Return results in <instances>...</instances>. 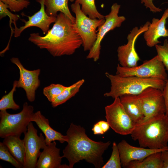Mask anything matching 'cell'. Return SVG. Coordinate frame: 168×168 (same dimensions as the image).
<instances>
[{"label": "cell", "instance_id": "8d00e7d4", "mask_svg": "<svg viewBox=\"0 0 168 168\" xmlns=\"http://www.w3.org/2000/svg\"><path fill=\"white\" fill-rule=\"evenodd\" d=\"M71 2H73V1H74V0H69Z\"/></svg>", "mask_w": 168, "mask_h": 168}, {"label": "cell", "instance_id": "4fadbf2b", "mask_svg": "<svg viewBox=\"0 0 168 168\" xmlns=\"http://www.w3.org/2000/svg\"><path fill=\"white\" fill-rule=\"evenodd\" d=\"M10 60L17 66L19 71L20 77L17 81V87L23 88L25 91L28 100L30 102H33L35 99V91L40 85L39 76L40 70L27 69L17 58L13 57Z\"/></svg>", "mask_w": 168, "mask_h": 168}, {"label": "cell", "instance_id": "74e56055", "mask_svg": "<svg viewBox=\"0 0 168 168\" xmlns=\"http://www.w3.org/2000/svg\"></svg>", "mask_w": 168, "mask_h": 168}, {"label": "cell", "instance_id": "4316f807", "mask_svg": "<svg viewBox=\"0 0 168 168\" xmlns=\"http://www.w3.org/2000/svg\"><path fill=\"white\" fill-rule=\"evenodd\" d=\"M66 87L60 84L52 83L44 88L43 93L48 100L51 102L54 98L62 93Z\"/></svg>", "mask_w": 168, "mask_h": 168}, {"label": "cell", "instance_id": "ffe728a7", "mask_svg": "<svg viewBox=\"0 0 168 168\" xmlns=\"http://www.w3.org/2000/svg\"><path fill=\"white\" fill-rule=\"evenodd\" d=\"M2 142L16 159L24 166L25 148L23 140H21L19 136H9L4 138Z\"/></svg>", "mask_w": 168, "mask_h": 168}, {"label": "cell", "instance_id": "5b68a950", "mask_svg": "<svg viewBox=\"0 0 168 168\" xmlns=\"http://www.w3.org/2000/svg\"><path fill=\"white\" fill-rule=\"evenodd\" d=\"M34 107L26 102L23 105L22 110L15 114H10L6 110L0 112V137L9 136L20 137L26 132L34 113Z\"/></svg>", "mask_w": 168, "mask_h": 168}, {"label": "cell", "instance_id": "ac0fdd59", "mask_svg": "<svg viewBox=\"0 0 168 168\" xmlns=\"http://www.w3.org/2000/svg\"><path fill=\"white\" fill-rule=\"evenodd\" d=\"M32 122H34L45 136L46 145L55 141L61 143L67 142V137L61 133L54 130L50 126L49 119L42 114L40 111L34 113L31 118Z\"/></svg>", "mask_w": 168, "mask_h": 168}, {"label": "cell", "instance_id": "9a60e30c", "mask_svg": "<svg viewBox=\"0 0 168 168\" xmlns=\"http://www.w3.org/2000/svg\"><path fill=\"white\" fill-rule=\"evenodd\" d=\"M117 145L120 152L122 167L124 168H126L132 161H142L152 153L168 149V148L153 149L136 147L130 145L124 140H122Z\"/></svg>", "mask_w": 168, "mask_h": 168}, {"label": "cell", "instance_id": "1f68e13d", "mask_svg": "<svg viewBox=\"0 0 168 168\" xmlns=\"http://www.w3.org/2000/svg\"><path fill=\"white\" fill-rule=\"evenodd\" d=\"M142 4L144 3L146 8L150 9L153 12H159L162 11L161 9L156 7L153 2V0H140Z\"/></svg>", "mask_w": 168, "mask_h": 168}, {"label": "cell", "instance_id": "8fae6325", "mask_svg": "<svg viewBox=\"0 0 168 168\" xmlns=\"http://www.w3.org/2000/svg\"><path fill=\"white\" fill-rule=\"evenodd\" d=\"M150 23L147 21L139 28L137 26L133 28L127 36V43L118 47L117 55L121 66L132 68L138 66L140 58L135 50L136 41L141 34L147 30Z\"/></svg>", "mask_w": 168, "mask_h": 168}, {"label": "cell", "instance_id": "4dcf8cb0", "mask_svg": "<svg viewBox=\"0 0 168 168\" xmlns=\"http://www.w3.org/2000/svg\"><path fill=\"white\" fill-rule=\"evenodd\" d=\"M8 8L7 5L0 1V19H1L6 16L9 17L10 27L11 30V37L14 33V29L12 27V23H13L14 25H16V21L19 19V17L17 15L12 13Z\"/></svg>", "mask_w": 168, "mask_h": 168}, {"label": "cell", "instance_id": "5bb4252c", "mask_svg": "<svg viewBox=\"0 0 168 168\" xmlns=\"http://www.w3.org/2000/svg\"><path fill=\"white\" fill-rule=\"evenodd\" d=\"M44 0H36L41 5L40 10L30 16H26L28 20L26 21L22 20L25 23L24 25L18 28L16 25L15 26L14 29V36L15 37L19 36L21 33L25 29L32 26H35L40 28L44 34H46L49 30L51 24L54 23L56 17L49 16L47 14L45 9Z\"/></svg>", "mask_w": 168, "mask_h": 168}, {"label": "cell", "instance_id": "52a82bcc", "mask_svg": "<svg viewBox=\"0 0 168 168\" xmlns=\"http://www.w3.org/2000/svg\"><path fill=\"white\" fill-rule=\"evenodd\" d=\"M116 74L123 77L134 76L148 78H155L166 81L168 78L165 68L157 55L146 60L139 66L126 68L118 64Z\"/></svg>", "mask_w": 168, "mask_h": 168}, {"label": "cell", "instance_id": "6da1fadb", "mask_svg": "<svg viewBox=\"0 0 168 168\" xmlns=\"http://www.w3.org/2000/svg\"><path fill=\"white\" fill-rule=\"evenodd\" d=\"M28 40L40 49H46L54 57L72 55L82 44L74 23L61 12L57 15L52 28L45 35L31 33Z\"/></svg>", "mask_w": 168, "mask_h": 168}, {"label": "cell", "instance_id": "603a6c76", "mask_svg": "<svg viewBox=\"0 0 168 168\" xmlns=\"http://www.w3.org/2000/svg\"><path fill=\"white\" fill-rule=\"evenodd\" d=\"M85 82L84 79H81L66 88L59 95L52 101L51 105L55 107L61 105L69 100L78 93Z\"/></svg>", "mask_w": 168, "mask_h": 168}, {"label": "cell", "instance_id": "3957f363", "mask_svg": "<svg viewBox=\"0 0 168 168\" xmlns=\"http://www.w3.org/2000/svg\"><path fill=\"white\" fill-rule=\"evenodd\" d=\"M131 136L141 147L153 149L168 148V116H152L136 125Z\"/></svg>", "mask_w": 168, "mask_h": 168}, {"label": "cell", "instance_id": "484cf974", "mask_svg": "<svg viewBox=\"0 0 168 168\" xmlns=\"http://www.w3.org/2000/svg\"><path fill=\"white\" fill-rule=\"evenodd\" d=\"M112 151L109 160L102 168H121L122 167L120 152L118 145L114 142L112 144Z\"/></svg>", "mask_w": 168, "mask_h": 168}, {"label": "cell", "instance_id": "7c38bea8", "mask_svg": "<svg viewBox=\"0 0 168 168\" xmlns=\"http://www.w3.org/2000/svg\"><path fill=\"white\" fill-rule=\"evenodd\" d=\"M138 96L144 115V120L166 114V107L162 90L149 87Z\"/></svg>", "mask_w": 168, "mask_h": 168}, {"label": "cell", "instance_id": "44dd1931", "mask_svg": "<svg viewBox=\"0 0 168 168\" xmlns=\"http://www.w3.org/2000/svg\"><path fill=\"white\" fill-rule=\"evenodd\" d=\"M69 0H44L45 12L49 16H56L58 12L64 14L74 23L75 17L71 14L68 7Z\"/></svg>", "mask_w": 168, "mask_h": 168}, {"label": "cell", "instance_id": "cb8c5ba5", "mask_svg": "<svg viewBox=\"0 0 168 168\" xmlns=\"http://www.w3.org/2000/svg\"><path fill=\"white\" fill-rule=\"evenodd\" d=\"M75 2L80 5L82 11L91 19H105V16L100 13L97 9L95 0H75Z\"/></svg>", "mask_w": 168, "mask_h": 168}, {"label": "cell", "instance_id": "277c9868", "mask_svg": "<svg viewBox=\"0 0 168 168\" xmlns=\"http://www.w3.org/2000/svg\"><path fill=\"white\" fill-rule=\"evenodd\" d=\"M105 75L111 83L110 90L104 94L105 97L119 98L125 95H138L148 87L163 90L166 81L155 78H145L136 76L123 77L106 72Z\"/></svg>", "mask_w": 168, "mask_h": 168}, {"label": "cell", "instance_id": "7a4b0ae2", "mask_svg": "<svg viewBox=\"0 0 168 168\" xmlns=\"http://www.w3.org/2000/svg\"><path fill=\"white\" fill-rule=\"evenodd\" d=\"M66 136L68 144L63 151L62 156L68 161L69 168L82 160L92 164L96 168L103 165L102 155L110 145V141H94L87 136L84 128L72 123L67 131Z\"/></svg>", "mask_w": 168, "mask_h": 168}, {"label": "cell", "instance_id": "d590c367", "mask_svg": "<svg viewBox=\"0 0 168 168\" xmlns=\"http://www.w3.org/2000/svg\"><path fill=\"white\" fill-rule=\"evenodd\" d=\"M100 126L104 133L106 132L109 129L110 125L107 122L105 121L101 120L98 122Z\"/></svg>", "mask_w": 168, "mask_h": 168}, {"label": "cell", "instance_id": "d6986e66", "mask_svg": "<svg viewBox=\"0 0 168 168\" xmlns=\"http://www.w3.org/2000/svg\"><path fill=\"white\" fill-rule=\"evenodd\" d=\"M124 108L136 124L142 122L144 115L138 95H125L119 97Z\"/></svg>", "mask_w": 168, "mask_h": 168}, {"label": "cell", "instance_id": "e575fe53", "mask_svg": "<svg viewBox=\"0 0 168 168\" xmlns=\"http://www.w3.org/2000/svg\"><path fill=\"white\" fill-rule=\"evenodd\" d=\"M92 130L95 135L103 134L105 133L98 122L94 124Z\"/></svg>", "mask_w": 168, "mask_h": 168}, {"label": "cell", "instance_id": "7402d4cb", "mask_svg": "<svg viewBox=\"0 0 168 168\" xmlns=\"http://www.w3.org/2000/svg\"><path fill=\"white\" fill-rule=\"evenodd\" d=\"M127 168H163L161 152L152 153L142 161H135L130 162Z\"/></svg>", "mask_w": 168, "mask_h": 168}, {"label": "cell", "instance_id": "2e32d148", "mask_svg": "<svg viewBox=\"0 0 168 168\" xmlns=\"http://www.w3.org/2000/svg\"><path fill=\"white\" fill-rule=\"evenodd\" d=\"M168 17V8L164 11L159 19L153 18L148 29L144 32V38L147 46L152 47L161 42L158 39L161 37H168V30L166 28V19Z\"/></svg>", "mask_w": 168, "mask_h": 168}, {"label": "cell", "instance_id": "9c48e42d", "mask_svg": "<svg viewBox=\"0 0 168 168\" xmlns=\"http://www.w3.org/2000/svg\"><path fill=\"white\" fill-rule=\"evenodd\" d=\"M120 7V5L116 3H114L111 7L110 12L105 16V21L98 28L96 41L89 51L87 58L92 59L94 62H96L99 58L101 43L105 36L109 31L120 27L125 21L124 16H118Z\"/></svg>", "mask_w": 168, "mask_h": 168}, {"label": "cell", "instance_id": "ba28073f", "mask_svg": "<svg viewBox=\"0 0 168 168\" xmlns=\"http://www.w3.org/2000/svg\"><path fill=\"white\" fill-rule=\"evenodd\" d=\"M105 118L110 127L116 133L131 134L136 125L125 111L119 98L105 107Z\"/></svg>", "mask_w": 168, "mask_h": 168}, {"label": "cell", "instance_id": "e0dca14e", "mask_svg": "<svg viewBox=\"0 0 168 168\" xmlns=\"http://www.w3.org/2000/svg\"><path fill=\"white\" fill-rule=\"evenodd\" d=\"M59 148L56 147L55 141L46 146L38 160L36 168H69V166L61 165L62 156Z\"/></svg>", "mask_w": 168, "mask_h": 168}, {"label": "cell", "instance_id": "f1b7e54d", "mask_svg": "<svg viewBox=\"0 0 168 168\" xmlns=\"http://www.w3.org/2000/svg\"><path fill=\"white\" fill-rule=\"evenodd\" d=\"M155 46L157 53V56L168 71V40H165L163 45L157 44Z\"/></svg>", "mask_w": 168, "mask_h": 168}, {"label": "cell", "instance_id": "30bf717a", "mask_svg": "<svg viewBox=\"0 0 168 168\" xmlns=\"http://www.w3.org/2000/svg\"><path fill=\"white\" fill-rule=\"evenodd\" d=\"M23 139L25 148V162L24 168H36L38 159L41 153L40 150L47 145L42 134L39 136L37 130L35 128L32 122L28 126L27 130L24 133Z\"/></svg>", "mask_w": 168, "mask_h": 168}, {"label": "cell", "instance_id": "83f0119b", "mask_svg": "<svg viewBox=\"0 0 168 168\" xmlns=\"http://www.w3.org/2000/svg\"><path fill=\"white\" fill-rule=\"evenodd\" d=\"M0 159L8 162L16 168H23V166L13 156L7 146L0 142Z\"/></svg>", "mask_w": 168, "mask_h": 168}, {"label": "cell", "instance_id": "d6a6232c", "mask_svg": "<svg viewBox=\"0 0 168 168\" xmlns=\"http://www.w3.org/2000/svg\"><path fill=\"white\" fill-rule=\"evenodd\" d=\"M162 91L166 107L165 114L168 116V78L166 81L165 86Z\"/></svg>", "mask_w": 168, "mask_h": 168}, {"label": "cell", "instance_id": "f546056e", "mask_svg": "<svg viewBox=\"0 0 168 168\" xmlns=\"http://www.w3.org/2000/svg\"><path fill=\"white\" fill-rule=\"evenodd\" d=\"M7 5L11 12H19L27 8L30 4L28 0H0Z\"/></svg>", "mask_w": 168, "mask_h": 168}, {"label": "cell", "instance_id": "8992f818", "mask_svg": "<svg viewBox=\"0 0 168 168\" xmlns=\"http://www.w3.org/2000/svg\"><path fill=\"white\" fill-rule=\"evenodd\" d=\"M71 7L75 15L74 28L82 39L84 50L90 51L96 39V29L104 23L105 19L90 18L82 11L78 3L75 2Z\"/></svg>", "mask_w": 168, "mask_h": 168}, {"label": "cell", "instance_id": "d4e9b609", "mask_svg": "<svg viewBox=\"0 0 168 168\" xmlns=\"http://www.w3.org/2000/svg\"><path fill=\"white\" fill-rule=\"evenodd\" d=\"M17 83V81H14L11 91L1 98L0 100V111L7 110L9 109L16 110L20 108L19 105L15 102L13 99V95L16 90Z\"/></svg>", "mask_w": 168, "mask_h": 168}, {"label": "cell", "instance_id": "836d02e7", "mask_svg": "<svg viewBox=\"0 0 168 168\" xmlns=\"http://www.w3.org/2000/svg\"><path fill=\"white\" fill-rule=\"evenodd\" d=\"M161 157L163 162V168H168V149L161 152Z\"/></svg>", "mask_w": 168, "mask_h": 168}]
</instances>
